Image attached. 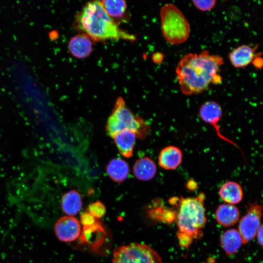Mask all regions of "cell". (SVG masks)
Wrapping results in <instances>:
<instances>
[{
  "mask_svg": "<svg viewBox=\"0 0 263 263\" xmlns=\"http://www.w3.org/2000/svg\"><path fill=\"white\" fill-rule=\"evenodd\" d=\"M223 63L222 56L207 50L184 55L175 69L182 93L186 95L198 94L208 90L212 84H220L222 78L219 72Z\"/></svg>",
  "mask_w": 263,
  "mask_h": 263,
  "instance_id": "cell-1",
  "label": "cell"
},
{
  "mask_svg": "<svg viewBox=\"0 0 263 263\" xmlns=\"http://www.w3.org/2000/svg\"><path fill=\"white\" fill-rule=\"evenodd\" d=\"M75 26L93 41L125 39L133 41L135 37L123 31L103 8L100 1L87 2L76 15Z\"/></svg>",
  "mask_w": 263,
  "mask_h": 263,
  "instance_id": "cell-2",
  "label": "cell"
},
{
  "mask_svg": "<svg viewBox=\"0 0 263 263\" xmlns=\"http://www.w3.org/2000/svg\"><path fill=\"white\" fill-rule=\"evenodd\" d=\"M205 195L178 198L177 215L178 238L181 245L186 246L192 239L201 237L206 223Z\"/></svg>",
  "mask_w": 263,
  "mask_h": 263,
  "instance_id": "cell-3",
  "label": "cell"
},
{
  "mask_svg": "<svg viewBox=\"0 0 263 263\" xmlns=\"http://www.w3.org/2000/svg\"><path fill=\"white\" fill-rule=\"evenodd\" d=\"M105 130L111 138L120 131L131 130L140 139L145 138L150 132V125L142 117L134 114L121 97H118L115 101L113 110L107 119Z\"/></svg>",
  "mask_w": 263,
  "mask_h": 263,
  "instance_id": "cell-4",
  "label": "cell"
},
{
  "mask_svg": "<svg viewBox=\"0 0 263 263\" xmlns=\"http://www.w3.org/2000/svg\"><path fill=\"white\" fill-rule=\"evenodd\" d=\"M163 35L169 44L184 43L188 38L190 29L186 18L174 4L167 3L160 11Z\"/></svg>",
  "mask_w": 263,
  "mask_h": 263,
  "instance_id": "cell-5",
  "label": "cell"
},
{
  "mask_svg": "<svg viewBox=\"0 0 263 263\" xmlns=\"http://www.w3.org/2000/svg\"><path fill=\"white\" fill-rule=\"evenodd\" d=\"M113 263H162L159 254L149 245L138 243L116 247Z\"/></svg>",
  "mask_w": 263,
  "mask_h": 263,
  "instance_id": "cell-6",
  "label": "cell"
},
{
  "mask_svg": "<svg viewBox=\"0 0 263 263\" xmlns=\"http://www.w3.org/2000/svg\"><path fill=\"white\" fill-rule=\"evenodd\" d=\"M262 206L256 203L249 205L246 214L240 220L238 231L241 234L243 244L254 239L261 225Z\"/></svg>",
  "mask_w": 263,
  "mask_h": 263,
  "instance_id": "cell-7",
  "label": "cell"
},
{
  "mask_svg": "<svg viewBox=\"0 0 263 263\" xmlns=\"http://www.w3.org/2000/svg\"><path fill=\"white\" fill-rule=\"evenodd\" d=\"M199 113L201 119L203 121L213 128L219 138L235 146L244 155L243 151L238 145L221 133V129L219 127V121L222 118L223 111L219 104L212 100L206 101L201 106Z\"/></svg>",
  "mask_w": 263,
  "mask_h": 263,
  "instance_id": "cell-8",
  "label": "cell"
},
{
  "mask_svg": "<svg viewBox=\"0 0 263 263\" xmlns=\"http://www.w3.org/2000/svg\"><path fill=\"white\" fill-rule=\"evenodd\" d=\"M54 231L60 241L70 242L79 237L81 231L80 225L74 217L65 216L57 220L54 225Z\"/></svg>",
  "mask_w": 263,
  "mask_h": 263,
  "instance_id": "cell-9",
  "label": "cell"
},
{
  "mask_svg": "<svg viewBox=\"0 0 263 263\" xmlns=\"http://www.w3.org/2000/svg\"><path fill=\"white\" fill-rule=\"evenodd\" d=\"M257 48V45L243 44L233 49L228 55L231 64L237 68L247 66L255 57L261 55L256 53Z\"/></svg>",
  "mask_w": 263,
  "mask_h": 263,
  "instance_id": "cell-10",
  "label": "cell"
},
{
  "mask_svg": "<svg viewBox=\"0 0 263 263\" xmlns=\"http://www.w3.org/2000/svg\"><path fill=\"white\" fill-rule=\"evenodd\" d=\"M93 40L84 33L72 37L68 42L69 53L74 57L82 59L88 57L93 51Z\"/></svg>",
  "mask_w": 263,
  "mask_h": 263,
  "instance_id": "cell-11",
  "label": "cell"
},
{
  "mask_svg": "<svg viewBox=\"0 0 263 263\" xmlns=\"http://www.w3.org/2000/svg\"><path fill=\"white\" fill-rule=\"evenodd\" d=\"M136 138L135 133L128 130L118 132L112 137L120 155L126 158L132 155Z\"/></svg>",
  "mask_w": 263,
  "mask_h": 263,
  "instance_id": "cell-12",
  "label": "cell"
},
{
  "mask_svg": "<svg viewBox=\"0 0 263 263\" xmlns=\"http://www.w3.org/2000/svg\"><path fill=\"white\" fill-rule=\"evenodd\" d=\"M183 154L181 150L176 146L170 145L163 148L158 155V163L162 169L175 170L182 163Z\"/></svg>",
  "mask_w": 263,
  "mask_h": 263,
  "instance_id": "cell-13",
  "label": "cell"
},
{
  "mask_svg": "<svg viewBox=\"0 0 263 263\" xmlns=\"http://www.w3.org/2000/svg\"><path fill=\"white\" fill-rule=\"evenodd\" d=\"M134 176L137 179L148 181L152 179L157 172L155 162L148 157H141L135 162L132 169Z\"/></svg>",
  "mask_w": 263,
  "mask_h": 263,
  "instance_id": "cell-14",
  "label": "cell"
},
{
  "mask_svg": "<svg viewBox=\"0 0 263 263\" xmlns=\"http://www.w3.org/2000/svg\"><path fill=\"white\" fill-rule=\"evenodd\" d=\"M215 217L219 224L224 227H228L237 223L240 218V212L235 205L224 204L218 207Z\"/></svg>",
  "mask_w": 263,
  "mask_h": 263,
  "instance_id": "cell-15",
  "label": "cell"
},
{
  "mask_svg": "<svg viewBox=\"0 0 263 263\" xmlns=\"http://www.w3.org/2000/svg\"><path fill=\"white\" fill-rule=\"evenodd\" d=\"M219 195L225 204L235 205L242 200L243 190L239 183L229 181L221 187L219 190Z\"/></svg>",
  "mask_w": 263,
  "mask_h": 263,
  "instance_id": "cell-16",
  "label": "cell"
},
{
  "mask_svg": "<svg viewBox=\"0 0 263 263\" xmlns=\"http://www.w3.org/2000/svg\"><path fill=\"white\" fill-rule=\"evenodd\" d=\"M106 171L113 181L122 183L128 177L130 167L125 160L120 158H114L110 160L107 164Z\"/></svg>",
  "mask_w": 263,
  "mask_h": 263,
  "instance_id": "cell-17",
  "label": "cell"
},
{
  "mask_svg": "<svg viewBox=\"0 0 263 263\" xmlns=\"http://www.w3.org/2000/svg\"><path fill=\"white\" fill-rule=\"evenodd\" d=\"M61 207L67 216L76 215L82 206L81 195L76 189H72L65 192L61 197Z\"/></svg>",
  "mask_w": 263,
  "mask_h": 263,
  "instance_id": "cell-18",
  "label": "cell"
},
{
  "mask_svg": "<svg viewBox=\"0 0 263 263\" xmlns=\"http://www.w3.org/2000/svg\"><path fill=\"white\" fill-rule=\"evenodd\" d=\"M220 243L225 253L229 255L235 254L243 244L238 230L231 229L225 231L221 236Z\"/></svg>",
  "mask_w": 263,
  "mask_h": 263,
  "instance_id": "cell-19",
  "label": "cell"
},
{
  "mask_svg": "<svg viewBox=\"0 0 263 263\" xmlns=\"http://www.w3.org/2000/svg\"><path fill=\"white\" fill-rule=\"evenodd\" d=\"M100 2L106 14L113 20L122 18L127 9V3L123 0H103Z\"/></svg>",
  "mask_w": 263,
  "mask_h": 263,
  "instance_id": "cell-20",
  "label": "cell"
},
{
  "mask_svg": "<svg viewBox=\"0 0 263 263\" xmlns=\"http://www.w3.org/2000/svg\"><path fill=\"white\" fill-rule=\"evenodd\" d=\"M88 212L94 218H102L106 212V207L99 201L91 203L88 207Z\"/></svg>",
  "mask_w": 263,
  "mask_h": 263,
  "instance_id": "cell-21",
  "label": "cell"
},
{
  "mask_svg": "<svg viewBox=\"0 0 263 263\" xmlns=\"http://www.w3.org/2000/svg\"><path fill=\"white\" fill-rule=\"evenodd\" d=\"M193 5L202 11H209L214 7L216 1L215 0H192Z\"/></svg>",
  "mask_w": 263,
  "mask_h": 263,
  "instance_id": "cell-22",
  "label": "cell"
},
{
  "mask_svg": "<svg viewBox=\"0 0 263 263\" xmlns=\"http://www.w3.org/2000/svg\"><path fill=\"white\" fill-rule=\"evenodd\" d=\"M81 223L84 225H90L94 224L95 218L89 212H85L80 216Z\"/></svg>",
  "mask_w": 263,
  "mask_h": 263,
  "instance_id": "cell-23",
  "label": "cell"
},
{
  "mask_svg": "<svg viewBox=\"0 0 263 263\" xmlns=\"http://www.w3.org/2000/svg\"><path fill=\"white\" fill-rule=\"evenodd\" d=\"M258 56L255 57L252 63L257 69H261L263 66V59Z\"/></svg>",
  "mask_w": 263,
  "mask_h": 263,
  "instance_id": "cell-24",
  "label": "cell"
},
{
  "mask_svg": "<svg viewBox=\"0 0 263 263\" xmlns=\"http://www.w3.org/2000/svg\"><path fill=\"white\" fill-rule=\"evenodd\" d=\"M263 225L262 224L259 228L256 235L258 239V241L259 242V243L260 244L261 246H262L263 245Z\"/></svg>",
  "mask_w": 263,
  "mask_h": 263,
  "instance_id": "cell-25",
  "label": "cell"
},
{
  "mask_svg": "<svg viewBox=\"0 0 263 263\" xmlns=\"http://www.w3.org/2000/svg\"><path fill=\"white\" fill-rule=\"evenodd\" d=\"M158 56H157V54H156L154 56V60L156 62H161L163 59V56L161 54H158Z\"/></svg>",
  "mask_w": 263,
  "mask_h": 263,
  "instance_id": "cell-26",
  "label": "cell"
}]
</instances>
